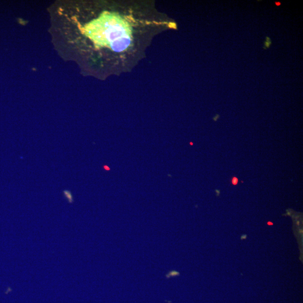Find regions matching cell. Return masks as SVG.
I'll list each match as a JSON object with an SVG mask.
<instances>
[{
	"label": "cell",
	"mask_w": 303,
	"mask_h": 303,
	"mask_svg": "<svg viewBox=\"0 0 303 303\" xmlns=\"http://www.w3.org/2000/svg\"><path fill=\"white\" fill-rule=\"evenodd\" d=\"M84 32L98 48H109L118 53L127 50L133 41L131 24L116 13L103 12L86 24Z\"/></svg>",
	"instance_id": "obj_1"
},
{
	"label": "cell",
	"mask_w": 303,
	"mask_h": 303,
	"mask_svg": "<svg viewBox=\"0 0 303 303\" xmlns=\"http://www.w3.org/2000/svg\"><path fill=\"white\" fill-rule=\"evenodd\" d=\"M272 44V42L271 39L270 37H268V36H266V41L264 43V46H263V49L267 50L270 48Z\"/></svg>",
	"instance_id": "obj_2"
},
{
	"label": "cell",
	"mask_w": 303,
	"mask_h": 303,
	"mask_svg": "<svg viewBox=\"0 0 303 303\" xmlns=\"http://www.w3.org/2000/svg\"><path fill=\"white\" fill-rule=\"evenodd\" d=\"M63 193L64 194V196H66L68 200V202H69V203H72V202H73V196H72L70 191L66 190L64 191Z\"/></svg>",
	"instance_id": "obj_3"
},
{
	"label": "cell",
	"mask_w": 303,
	"mask_h": 303,
	"mask_svg": "<svg viewBox=\"0 0 303 303\" xmlns=\"http://www.w3.org/2000/svg\"><path fill=\"white\" fill-rule=\"evenodd\" d=\"M179 275L180 273L179 272H177L176 271V270H172V271L169 272L166 276H167V278H169L171 277L178 276Z\"/></svg>",
	"instance_id": "obj_4"
},
{
	"label": "cell",
	"mask_w": 303,
	"mask_h": 303,
	"mask_svg": "<svg viewBox=\"0 0 303 303\" xmlns=\"http://www.w3.org/2000/svg\"><path fill=\"white\" fill-rule=\"evenodd\" d=\"M232 182L233 185H237L238 182H239V180H238V179L236 178V177H234V178L232 179Z\"/></svg>",
	"instance_id": "obj_5"
},
{
	"label": "cell",
	"mask_w": 303,
	"mask_h": 303,
	"mask_svg": "<svg viewBox=\"0 0 303 303\" xmlns=\"http://www.w3.org/2000/svg\"><path fill=\"white\" fill-rule=\"evenodd\" d=\"M247 238V236L246 235V234H243V235L241 236V240L246 239Z\"/></svg>",
	"instance_id": "obj_6"
},
{
	"label": "cell",
	"mask_w": 303,
	"mask_h": 303,
	"mask_svg": "<svg viewBox=\"0 0 303 303\" xmlns=\"http://www.w3.org/2000/svg\"><path fill=\"white\" fill-rule=\"evenodd\" d=\"M275 3L277 6H280L281 5V3L280 2H275Z\"/></svg>",
	"instance_id": "obj_7"
},
{
	"label": "cell",
	"mask_w": 303,
	"mask_h": 303,
	"mask_svg": "<svg viewBox=\"0 0 303 303\" xmlns=\"http://www.w3.org/2000/svg\"><path fill=\"white\" fill-rule=\"evenodd\" d=\"M297 225L298 226L300 225V222H299V221H297Z\"/></svg>",
	"instance_id": "obj_8"
},
{
	"label": "cell",
	"mask_w": 303,
	"mask_h": 303,
	"mask_svg": "<svg viewBox=\"0 0 303 303\" xmlns=\"http://www.w3.org/2000/svg\"><path fill=\"white\" fill-rule=\"evenodd\" d=\"M299 232H300V234H302V233H303L302 230H301V229H300V230H299Z\"/></svg>",
	"instance_id": "obj_9"
}]
</instances>
